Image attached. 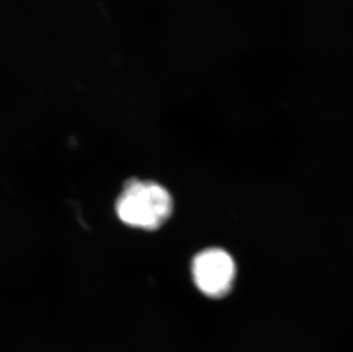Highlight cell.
<instances>
[{
  "mask_svg": "<svg viewBox=\"0 0 353 352\" xmlns=\"http://www.w3.org/2000/svg\"><path fill=\"white\" fill-rule=\"evenodd\" d=\"M116 208L118 217L127 226L156 230L170 219L173 200L158 183L130 179L123 186Z\"/></svg>",
  "mask_w": 353,
  "mask_h": 352,
  "instance_id": "cell-1",
  "label": "cell"
},
{
  "mask_svg": "<svg viewBox=\"0 0 353 352\" xmlns=\"http://www.w3.org/2000/svg\"><path fill=\"white\" fill-rule=\"evenodd\" d=\"M192 277L203 294L210 297H222L232 289L236 264L224 249H205L194 259Z\"/></svg>",
  "mask_w": 353,
  "mask_h": 352,
  "instance_id": "cell-2",
  "label": "cell"
}]
</instances>
